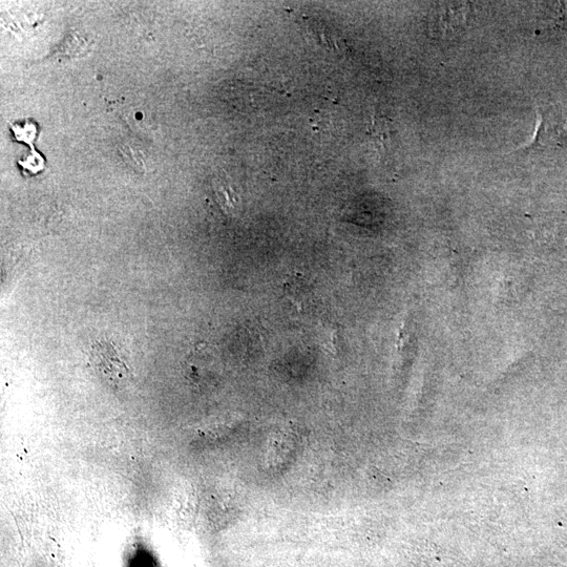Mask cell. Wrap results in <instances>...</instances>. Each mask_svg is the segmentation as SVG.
<instances>
[{
  "mask_svg": "<svg viewBox=\"0 0 567 567\" xmlns=\"http://www.w3.org/2000/svg\"><path fill=\"white\" fill-rule=\"evenodd\" d=\"M216 191H217L218 201L221 205H223V208L228 210H234L236 207L234 192L231 191V189L225 185H220L219 187H216Z\"/></svg>",
  "mask_w": 567,
  "mask_h": 567,
  "instance_id": "2",
  "label": "cell"
},
{
  "mask_svg": "<svg viewBox=\"0 0 567 567\" xmlns=\"http://www.w3.org/2000/svg\"><path fill=\"white\" fill-rule=\"evenodd\" d=\"M471 4L445 3L434 10L432 31L434 36L443 40L460 36L470 26Z\"/></svg>",
  "mask_w": 567,
  "mask_h": 567,
  "instance_id": "1",
  "label": "cell"
}]
</instances>
